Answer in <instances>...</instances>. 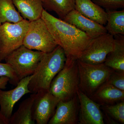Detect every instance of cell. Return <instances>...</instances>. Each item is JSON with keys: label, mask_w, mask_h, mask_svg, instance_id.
<instances>
[{"label": "cell", "mask_w": 124, "mask_h": 124, "mask_svg": "<svg viewBox=\"0 0 124 124\" xmlns=\"http://www.w3.org/2000/svg\"><path fill=\"white\" fill-rule=\"evenodd\" d=\"M41 18L66 58L79 59L93 38L75 27L51 15L44 9Z\"/></svg>", "instance_id": "6da1fadb"}, {"label": "cell", "mask_w": 124, "mask_h": 124, "mask_svg": "<svg viewBox=\"0 0 124 124\" xmlns=\"http://www.w3.org/2000/svg\"><path fill=\"white\" fill-rule=\"evenodd\" d=\"M66 57L60 46L44 55L29 81L28 88L31 93L48 91L51 82L64 67Z\"/></svg>", "instance_id": "7a4b0ae2"}, {"label": "cell", "mask_w": 124, "mask_h": 124, "mask_svg": "<svg viewBox=\"0 0 124 124\" xmlns=\"http://www.w3.org/2000/svg\"><path fill=\"white\" fill-rule=\"evenodd\" d=\"M66 58L63 68L53 79L49 90L63 101H69L77 96L79 89L77 60Z\"/></svg>", "instance_id": "3957f363"}, {"label": "cell", "mask_w": 124, "mask_h": 124, "mask_svg": "<svg viewBox=\"0 0 124 124\" xmlns=\"http://www.w3.org/2000/svg\"><path fill=\"white\" fill-rule=\"evenodd\" d=\"M79 76V89L90 97L106 82L115 70L104 63L92 64L77 60Z\"/></svg>", "instance_id": "277c9868"}, {"label": "cell", "mask_w": 124, "mask_h": 124, "mask_svg": "<svg viewBox=\"0 0 124 124\" xmlns=\"http://www.w3.org/2000/svg\"><path fill=\"white\" fill-rule=\"evenodd\" d=\"M30 22L24 19L17 23H5L0 25V62L23 45Z\"/></svg>", "instance_id": "5b68a950"}, {"label": "cell", "mask_w": 124, "mask_h": 124, "mask_svg": "<svg viewBox=\"0 0 124 124\" xmlns=\"http://www.w3.org/2000/svg\"><path fill=\"white\" fill-rule=\"evenodd\" d=\"M44 53L23 45L10 54L5 61L11 66L20 80L34 73Z\"/></svg>", "instance_id": "8992f818"}, {"label": "cell", "mask_w": 124, "mask_h": 124, "mask_svg": "<svg viewBox=\"0 0 124 124\" xmlns=\"http://www.w3.org/2000/svg\"><path fill=\"white\" fill-rule=\"evenodd\" d=\"M23 45L31 49L45 53L51 52L58 46L41 18L30 22Z\"/></svg>", "instance_id": "52a82bcc"}, {"label": "cell", "mask_w": 124, "mask_h": 124, "mask_svg": "<svg viewBox=\"0 0 124 124\" xmlns=\"http://www.w3.org/2000/svg\"><path fill=\"white\" fill-rule=\"evenodd\" d=\"M114 46V36L108 32L93 39L79 59L90 64L104 63Z\"/></svg>", "instance_id": "ba28073f"}, {"label": "cell", "mask_w": 124, "mask_h": 124, "mask_svg": "<svg viewBox=\"0 0 124 124\" xmlns=\"http://www.w3.org/2000/svg\"><path fill=\"white\" fill-rule=\"evenodd\" d=\"M59 100L49 90L36 93L32 108V117L35 123L48 124L54 114Z\"/></svg>", "instance_id": "9c48e42d"}, {"label": "cell", "mask_w": 124, "mask_h": 124, "mask_svg": "<svg viewBox=\"0 0 124 124\" xmlns=\"http://www.w3.org/2000/svg\"><path fill=\"white\" fill-rule=\"evenodd\" d=\"M77 95L79 103L78 124H104V117L101 110V105L79 89Z\"/></svg>", "instance_id": "30bf717a"}, {"label": "cell", "mask_w": 124, "mask_h": 124, "mask_svg": "<svg viewBox=\"0 0 124 124\" xmlns=\"http://www.w3.org/2000/svg\"><path fill=\"white\" fill-rule=\"evenodd\" d=\"M31 77L32 75L20 80L13 89L8 91L0 89V112L8 119L12 116L16 103L25 94L31 93L28 85Z\"/></svg>", "instance_id": "8fae6325"}, {"label": "cell", "mask_w": 124, "mask_h": 124, "mask_svg": "<svg viewBox=\"0 0 124 124\" xmlns=\"http://www.w3.org/2000/svg\"><path fill=\"white\" fill-rule=\"evenodd\" d=\"M79 103L77 95L69 101L59 100L49 124H78Z\"/></svg>", "instance_id": "7c38bea8"}, {"label": "cell", "mask_w": 124, "mask_h": 124, "mask_svg": "<svg viewBox=\"0 0 124 124\" xmlns=\"http://www.w3.org/2000/svg\"><path fill=\"white\" fill-rule=\"evenodd\" d=\"M63 20L84 32L93 39L108 33L103 25L85 17L75 9L69 12Z\"/></svg>", "instance_id": "4fadbf2b"}, {"label": "cell", "mask_w": 124, "mask_h": 124, "mask_svg": "<svg viewBox=\"0 0 124 124\" xmlns=\"http://www.w3.org/2000/svg\"><path fill=\"white\" fill-rule=\"evenodd\" d=\"M75 9L85 17L96 22L105 25L107 14L104 9L91 0H75Z\"/></svg>", "instance_id": "5bb4252c"}, {"label": "cell", "mask_w": 124, "mask_h": 124, "mask_svg": "<svg viewBox=\"0 0 124 124\" xmlns=\"http://www.w3.org/2000/svg\"><path fill=\"white\" fill-rule=\"evenodd\" d=\"M89 97L101 106L114 104L124 100V91L105 82Z\"/></svg>", "instance_id": "9a60e30c"}, {"label": "cell", "mask_w": 124, "mask_h": 124, "mask_svg": "<svg viewBox=\"0 0 124 124\" xmlns=\"http://www.w3.org/2000/svg\"><path fill=\"white\" fill-rule=\"evenodd\" d=\"M12 0L24 19L31 22L41 17L44 9L42 0Z\"/></svg>", "instance_id": "2e32d148"}, {"label": "cell", "mask_w": 124, "mask_h": 124, "mask_svg": "<svg viewBox=\"0 0 124 124\" xmlns=\"http://www.w3.org/2000/svg\"><path fill=\"white\" fill-rule=\"evenodd\" d=\"M115 46L107 56L104 63L115 70L124 71V36H114Z\"/></svg>", "instance_id": "e0dca14e"}, {"label": "cell", "mask_w": 124, "mask_h": 124, "mask_svg": "<svg viewBox=\"0 0 124 124\" xmlns=\"http://www.w3.org/2000/svg\"><path fill=\"white\" fill-rule=\"evenodd\" d=\"M35 97V93H32L21 103L18 110L9 119V124H35L32 116V106Z\"/></svg>", "instance_id": "ac0fdd59"}, {"label": "cell", "mask_w": 124, "mask_h": 124, "mask_svg": "<svg viewBox=\"0 0 124 124\" xmlns=\"http://www.w3.org/2000/svg\"><path fill=\"white\" fill-rule=\"evenodd\" d=\"M42 4L44 9L54 11L62 20L75 9V0H42Z\"/></svg>", "instance_id": "d6986e66"}, {"label": "cell", "mask_w": 124, "mask_h": 124, "mask_svg": "<svg viewBox=\"0 0 124 124\" xmlns=\"http://www.w3.org/2000/svg\"><path fill=\"white\" fill-rule=\"evenodd\" d=\"M105 27L108 32L112 36L124 34V10H108Z\"/></svg>", "instance_id": "ffe728a7"}, {"label": "cell", "mask_w": 124, "mask_h": 124, "mask_svg": "<svg viewBox=\"0 0 124 124\" xmlns=\"http://www.w3.org/2000/svg\"><path fill=\"white\" fill-rule=\"evenodd\" d=\"M23 19L12 0H0V25L5 23H17Z\"/></svg>", "instance_id": "44dd1931"}, {"label": "cell", "mask_w": 124, "mask_h": 124, "mask_svg": "<svg viewBox=\"0 0 124 124\" xmlns=\"http://www.w3.org/2000/svg\"><path fill=\"white\" fill-rule=\"evenodd\" d=\"M102 109L106 113L117 122L124 124V101L116 104L101 106Z\"/></svg>", "instance_id": "7402d4cb"}, {"label": "cell", "mask_w": 124, "mask_h": 124, "mask_svg": "<svg viewBox=\"0 0 124 124\" xmlns=\"http://www.w3.org/2000/svg\"><path fill=\"white\" fill-rule=\"evenodd\" d=\"M8 78L10 84L16 86L20 80L15 71L10 64L7 63H3L0 62V77Z\"/></svg>", "instance_id": "603a6c76"}, {"label": "cell", "mask_w": 124, "mask_h": 124, "mask_svg": "<svg viewBox=\"0 0 124 124\" xmlns=\"http://www.w3.org/2000/svg\"><path fill=\"white\" fill-rule=\"evenodd\" d=\"M99 6L106 11L116 10L124 8V0H91Z\"/></svg>", "instance_id": "cb8c5ba5"}, {"label": "cell", "mask_w": 124, "mask_h": 124, "mask_svg": "<svg viewBox=\"0 0 124 124\" xmlns=\"http://www.w3.org/2000/svg\"><path fill=\"white\" fill-rule=\"evenodd\" d=\"M106 82L116 88L124 91V71H114Z\"/></svg>", "instance_id": "d4e9b609"}, {"label": "cell", "mask_w": 124, "mask_h": 124, "mask_svg": "<svg viewBox=\"0 0 124 124\" xmlns=\"http://www.w3.org/2000/svg\"><path fill=\"white\" fill-rule=\"evenodd\" d=\"M9 79L7 77L2 76L0 77V89L4 90L6 89V86Z\"/></svg>", "instance_id": "484cf974"}, {"label": "cell", "mask_w": 124, "mask_h": 124, "mask_svg": "<svg viewBox=\"0 0 124 124\" xmlns=\"http://www.w3.org/2000/svg\"><path fill=\"white\" fill-rule=\"evenodd\" d=\"M0 124H9V120L0 112Z\"/></svg>", "instance_id": "4316f807"}]
</instances>
